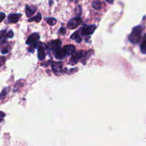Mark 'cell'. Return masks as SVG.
<instances>
[{
	"mask_svg": "<svg viewBox=\"0 0 146 146\" xmlns=\"http://www.w3.org/2000/svg\"><path fill=\"white\" fill-rule=\"evenodd\" d=\"M7 34H6V30H2L0 31V44H4L6 42L7 40Z\"/></svg>",
	"mask_w": 146,
	"mask_h": 146,
	"instance_id": "cell-14",
	"label": "cell"
},
{
	"mask_svg": "<svg viewBox=\"0 0 146 146\" xmlns=\"http://www.w3.org/2000/svg\"><path fill=\"white\" fill-rule=\"evenodd\" d=\"M39 38L40 36L38 33H33V34H31V35L28 37L27 41H26V44H27V45H31V44H34V43H36Z\"/></svg>",
	"mask_w": 146,
	"mask_h": 146,
	"instance_id": "cell-8",
	"label": "cell"
},
{
	"mask_svg": "<svg viewBox=\"0 0 146 146\" xmlns=\"http://www.w3.org/2000/svg\"><path fill=\"white\" fill-rule=\"evenodd\" d=\"M92 6L95 9L98 10L101 8V2L98 0H95L92 2Z\"/></svg>",
	"mask_w": 146,
	"mask_h": 146,
	"instance_id": "cell-18",
	"label": "cell"
},
{
	"mask_svg": "<svg viewBox=\"0 0 146 146\" xmlns=\"http://www.w3.org/2000/svg\"><path fill=\"white\" fill-rule=\"evenodd\" d=\"M37 48H38V59L42 61L45 58L46 54L47 49L46 45L42 44V43H38V46H37Z\"/></svg>",
	"mask_w": 146,
	"mask_h": 146,
	"instance_id": "cell-4",
	"label": "cell"
},
{
	"mask_svg": "<svg viewBox=\"0 0 146 146\" xmlns=\"http://www.w3.org/2000/svg\"><path fill=\"white\" fill-rule=\"evenodd\" d=\"M51 68L55 75L59 76L62 73L63 64L61 61H54L51 64Z\"/></svg>",
	"mask_w": 146,
	"mask_h": 146,
	"instance_id": "cell-6",
	"label": "cell"
},
{
	"mask_svg": "<svg viewBox=\"0 0 146 146\" xmlns=\"http://www.w3.org/2000/svg\"><path fill=\"white\" fill-rule=\"evenodd\" d=\"M86 51H82V50L78 51H74V54H72V56H71V58H70L68 64L72 66L76 64L79 60L82 59L83 57H84V55L86 54Z\"/></svg>",
	"mask_w": 146,
	"mask_h": 146,
	"instance_id": "cell-2",
	"label": "cell"
},
{
	"mask_svg": "<svg viewBox=\"0 0 146 146\" xmlns=\"http://www.w3.org/2000/svg\"><path fill=\"white\" fill-rule=\"evenodd\" d=\"M9 52V47H7V48H4V49L1 51V54H6Z\"/></svg>",
	"mask_w": 146,
	"mask_h": 146,
	"instance_id": "cell-26",
	"label": "cell"
},
{
	"mask_svg": "<svg viewBox=\"0 0 146 146\" xmlns=\"http://www.w3.org/2000/svg\"><path fill=\"white\" fill-rule=\"evenodd\" d=\"M82 23V19L80 17H76L70 20L67 24V27L69 29H75Z\"/></svg>",
	"mask_w": 146,
	"mask_h": 146,
	"instance_id": "cell-5",
	"label": "cell"
},
{
	"mask_svg": "<svg viewBox=\"0 0 146 146\" xmlns=\"http://www.w3.org/2000/svg\"><path fill=\"white\" fill-rule=\"evenodd\" d=\"M54 55H55V57L57 58V59H63L65 56H66L65 54V52H64V49L61 47H59V48H56L55 51H54Z\"/></svg>",
	"mask_w": 146,
	"mask_h": 146,
	"instance_id": "cell-10",
	"label": "cell"
},
{
	"mask_svg": "<svg viewBox=\"0 0 146 146\" xmlns=\"http://www.w3.org/2000/svg\"><path fill=\"white\" fill-rule=\"evenodd\" d=\"M46 21L50 26H54L56 22V20L54 18H48L46 19Z\"/></svg>",
	"mask_w": 146,
	"mask_h": 146,
	"instance_id": "cell-21",
	"label": "cell"
},
{
	"mask_svg": "<svg viewBox=\"0 0 146 146\" xmlns=\"http://www.w3.org/2000/svg\"><path fill=\"white\" fill-rule=\"evenodd\" d=\"M13 36H14V33H13L12 31H9L7 34V38H12Z\"/></svg>",
	"mask_w": 146,
	"mask_h": 146,
	"instance_id": "cell-25",
	"label": "cell"
},
{
	"mask_svg": "<svg viewBox=\"0 0 146 146\" xmlns=\"http://www.w3.org/2000/svg\"><path fill=\"white\" fill-rule=\"evenodd\" d=\"M146 35L145 34L143 36V42L141 45V52L143 53V54H146Z\"/></svg>",
	"mask_w": 146,
	"mask_h": 146,
	"instance_id": "cell-17",
	"label": "cell"
},
{
	"mask_svg": "<svg viewBox=\"0 0 146 146\" xmlns=\"http://www.w3.org/2000/svg\"><path fill=\"white\" fill-rule=\"evenodd\" d=\"M92 54H93L92 50H89V51H86V54H85V55H84V56L83 57V58H82V59H81V62H82L84 64H86L87 60H88V58H89L90 56H91Z\"/></svg>",
	"mask_w": 146,
	"mask_h": 146,
	"instance_id": "cell-15",
	"label": "cell"
},
{
	"mask_svg": "<svg viewBox=\"0 0 146 146\" xmlns=\"http://www.w3.org/2000/svg\"><path fill=\"white\" fill-rule=\"evenodd\" d=\"M21 17V14H11L8 17V21L10 24H14V23H17Z\"/></svg>",
	"mask_w": 146,
	"mask_h": 146,
	"instance_id": "cell-9",
	"label": "cell"
},
{
	"mask_svg": "<svg viewBox=\"0 0 146 146\" xmlns=\"http://www.w3.org/2000/svg\"><path fill=\"white\" fill-rule=\"evenodd\" d=\"M61 40L59 39H56V40H54V41H50L49 43L48 44V45L46 46L47 49H49L51 51H55L56 48H59L61 47Z\"/></svg>",
	"mask_w": 146,
	"mask_h": 146,
	"instance_id": "cell-7",
	"label": "cell"
},
{
	"mask_svg": "<svg viewBox=\"0 0 146 146\" xmlns=\"http://www.w3.org/2000/svg\"><path fill=\"white\" fill-rule=\"evenodd\" d=\"M23 86H24V84H23V83H21V81H19V82H17V84H16V85L14 86V92H17V91H18L19 90L20 88Z\"/></svg>",
	"mask_w": 146,
	"mask_h": 146,
	"instance_id": "cell-19",
	"label": "cell"
},
{
	"mask_svg": "<svg viewBox=\"0 0 146 146\" xmlns=\"http://www.w3.org/2000/svg\"><path fill=\"white\" fill-rule=\"evenodd\" d=\"M36 7H34V6H29V5L26 6L25 12H26V15H27V17H31V16L36 12Z\"/></svg>",
	"mask_w": 146,
	"mask_h": 146,
	"instance_id": "cell-11",
	"label": "cell"
},
{
	"mask_svg": "<svg viewBox=\"0 0 146 146\" xmlns=\"http://www.w3.org/2000/svg\"><path fill=\"white\" fill-rule=\"evenodd\" d=\"M81 6H78L76 9V14L77 17H79L81 15Z\"/></svg>",
	"mask_w": 146,
	"mask_h": 146,
	"instance_id": "cell-22",
	"label": "cell"
},
{
	"mask_svg": "<svg viewBox=\"0 0 146 146\" xmlns=\"http://www.w3.org/2000/svg\"><path fill=\"white\" fill-rule=\"evenodd\" d=\"M70 38H71L72 40H74L76 43H81L83 39L82 35L81 34V32H80L79 29H78L77 31H76V32H74V34L71 36Z\"/></svg>",
	"mask_w": 146,
	"mask_h": 146,
	"instance_id": "cell-12",
	"label": "cell"
},
{
	"mask_svg": "<svg viewBox=\"0 0 146 146\" xmlns=\"http://www.w3.org/2000/svg\"><path fill=\"white\" fill-rule=\"evenodd\" d=\"M106 1L107 2L110 3V4H112V3L113 2V1H114V0H106Z\"/></svg>",
	"mask_w": 146,
	"mask_h": 146,
	"instance_id": "cell-29",
	"label": "cell"
},
{
	"mask_svg": "<svg viewBox=\"0 0 146 146\" xmlns=\"http://www.w3.org/2000/svg\"><path fill=\"white\" fill-rule=\"evenodd\" d=\"M41 20V13L38 12L35 17H32V18H30L28 20V21H36V22H39Z\"/></svg>",
	"mask_w": 146,
	"mask_h": 146,
	"instance_id": "cell-16",
	"label": "cell"
},
{
	"mask_svg": "<svg viewBox=\"0 0 146 146\" xmlns=\"http://www.w3.org/2000/svg\"><path fill=\"white\" fill-rule=\"evenodd\" d=\"M58 34H62V35H64L66 34V29L64 28V27H61L59 30H58Z\"/></svg>",
	"mask_w": 146,
	"mask_h": 146,
	"instance_id": "cell-24",
	"label": "cell"
},
{
	"mask_svg": "<svg viewBox=\"0 0 146 146\" xmlns=\"http://www.w3.org/2000/svg\"><path fill=\"white\" fill-rule=\"evenodd\" d=\"M66 56H71L75 51V46L74 45H67L63 47Z\"/></svg>",
	"mask_w": 146,
	"mask_h": 146,
	"instance_id": "cell-13",
	"label": "cell"
},
{
	"mask_svg": "<svg viewBox=\"0 0 146 146\" xmlns=\"http://www.w3.org/2000/svg\"><path fill=\"white\" fill-rule=\"evenodd\" d=\"M96 29V25H86L80 28L79 31L82 36H89L94 34Z\"/></svg>",
	"mask_w": 146,
	"mask_h": 146,
	"instance_id": "cell-3",
	"label": "cell"
},
{
	"mask_svg": "<svg viewBox=\"0 0 146 146\" xmlns=\"http://www.w3.org/2000/svg\"><path fill=\"white\" fill-rule=\"evenodd\" d=\"M5 17H6V15L4 13H3V12L0 13V22H1V21L4 19Z\"/></svg>",
	"mask_w": 146,
	"mask_h": 146,
	"instance_id": "cell-27",
	"label": "cell"
},
{
	"mask_svg": "<svg viewBox=\"0 0 146 146\" xmlns=\"http://www.w3.org/2000/svg\"><path fill=\"white\" fill-rule=\"evenodd\" d=\"M142 29L141 26H137L133 29L132 32L128 37V40L132 44H138L141 41Z\"/></svg>",
	"mask_w": 146,
	"mask_h": 146,
	"instance_id": "cell-1",
	"label": "cell"
},
{
	"mask_svg": "<svg viewBox=\"0 0 146 146\" xmlns=\"http://www.w3.org/2000/svg\"><path fill=\"white\" fill-rule=\"evenodd\" d=\"M7 94H8V88H4V89H3V91H1V94H0V98L3 99L4 98H5L6 96L7 95Z\"/></svg>",
	"mask_w": 146,
	"mask_h": 146,
	"instance_id": "cell-20",
	"label": "cell"
},
{
	"mask_svg": "<svg viewBox=\"0 0 146 146\" xmlns=\"http://www.w3.org/2000/svg\"><path fill=\"white\" fill-rule=\"evenodd\" d=\"M6 61V58L4 56H0V67L2 66Z\"/></svg>",
	"mask_w": 146,
	"mask_h": 146,
	"instance_id": "cell-23",
	"label": "cell"
},
{
	"mask_svg": "<svg viewBox=\"0 0 146 146\" xmlns=\"http://www.w3.org/2000/svg\"><path fill=\"white\" fill-rule=\"evenodd\" d=\"M5 113H4V112H1V111H0V121H2L3 119H4V118L5 117Z\"/></svg>",
	"mask_w": 146,
	"mask_h": 146,
	"instance_id": "cell-28",
	"label": "cell"
}]
</instances>
